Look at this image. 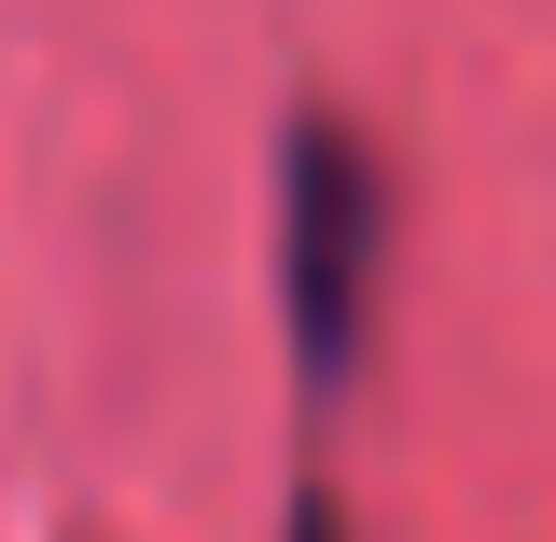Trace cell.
Segmentation results:
<instances>
[{"label": "cell", "mask_w": 556, "mask_h": 542, "mask_svg": "<svg viewBox=\"0 0 556 542\" xmlns=\"http://www.w3.org/2000/svg\"><path fill=\"white\" fill-rule=\"evenodd\" d=\"M292 542H348V529H334V501H306V515H292Z\"/></svg>", "instance_id": "2"}, {"label": "cell", "mask_w": 556, "mask_h": 542, "mask_svg": "<svg viewBox=\"0 0 556 542\" xmlns=\"http://www.w3.org/2000/svg\"><path fill=\"white\" fill-rule=\"evenodd\" d=\"M362 278H376V167L334 126H306L292 139V362H306V390L348 376Z\"/></svg>", "instance_id": "1"}]
</instances>
